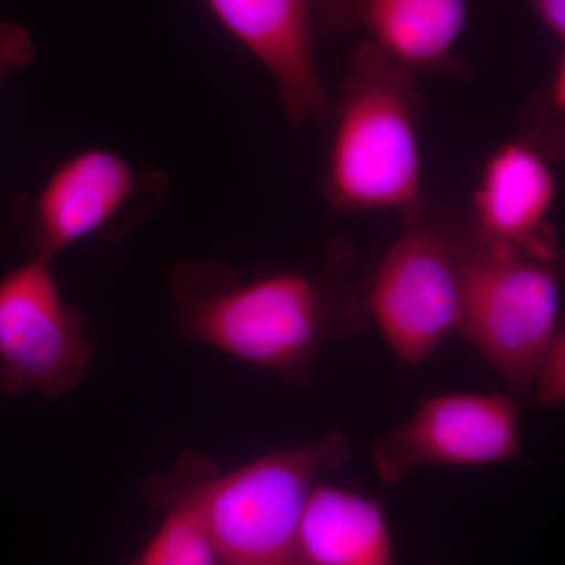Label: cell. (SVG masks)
<instances>
[{
  "mask_svg": "<svg viewBox=\"0 0 565 565\" xmlns=\"http://www.w3.org/2000/svg\"><path fill=\"white\" fill-rule=\"evenodd\" d=\"M330 255L316 270H266L252 278L228 263H182L169 278L174 326L191 343L299 381L327 341L366 318L363 288L348 277V248Z\"/></svg>",
  "mask_w": 565,
  "mask_h": 565,
  "instance_id": "cell-1",
  "label": "cell"
},
{
  "mask_svg": "<svg viewBox=\"0 0 565 565\" xmlns=\"http://www.w3.org/2000/svg\"><path fill=\"white\" fill-rule=\"evenodd\" d=\"M344 435L258 457L221 473L206 457L184 452L167 473L150 476L141 497L156 508H191L210 537L217 565H300L299 526L316 479L344 467Z\"/></svg>",
  "mask_w": 565,
  "mask_h": 565,
  "instance_id": "cell-2",
  "label": "cell"
},
{
  "mask_svg": "<svg viewBox=\"0 0 565 565\" xmlns=\"http://www.w3.org/2000/svg\"><path fill=\"white\" fill-rule=\"evenodd\" d=\"M423 104L419 77L362 40L332 102L330 206L403 212L423 199Z\"/></svg>",
  "mask_w": 565,
  "mask_h": 565,
  "instance_id": "cell-3",
  "label": "cell"
},
{
  "mask_svg": "<svg viewBox=\"0 0 565 565\" xmlns=\"http://www.w3.org/2000/svg\"><path fill=\"white\" fill-rule=\"evenodd\" d=\"M561 308L559 248L490 239L467 217L459 332L512 392L530 390L535 362L563 330Z\"/></svg>",
  "mask_w": 565,
  "mask_h": 565,
  "instance_id": "cell-4",
  "label": "cell"
},
{
  "mask_svg": "<svg viewBox=\"0 0 565 565\" xmlns=\"http://www.w3.org/2000/svg\"><path fill=\"white\" fill-rule=\"evenodd\" d=\"M467 211L426 199L401 212V232L363 286V307L394 355L418 366L459 332Z\"/></svg>",
  "mask_w": 565,
  "mask_h": 565,
  "instance_id": "cell-5",
  "label": "cell"
},
{
  "mask_svg": "<svg viewBox=\"0 0 565 565\" xmlns=\"http://www.w3.org/2000/svg\"><path fill=\"white\" fill-rule=\"evenodd\" d=\"M167 178L140 170L117 152H74L36 193L14 206L31 258L52 262L87 239L117 241L161 203Z\"/></svg>",
  "mask_w": 565,
  "mask_h": 565,
  "instance_id": "cell-6",
  "label": "cell"
},
{
  "mask_svg": "<svg viewBox=\"0 0 565 565\" xmlns=\"http://www.w3.org/2000/svg\"><path fill=\"white\" fill-rule=\"evenodd\" d=\"M51 263L29 258L0 278V393L55 399L90 366L87 323L63 299Z\"/></svg>",
  "mask_w": 565,
  "mask_h": 565,
  "instance_id": "cell-7",
  "label": "cell"
},
{
  "mask_svg": "<svg viewBox=\"0 0 565 565\" xmlns=\"http://www.w3.org/2000/svg\"><path fill=\"white\" fill-rule=\"evenodd\" d=\"M520 407L501 393L441 394L373 445L375 470L399 484L418 468L486 467L520 455Z\"/></svg>",
  "mask_w": 565,
  "mask_h": 565,
  "instance_id": "cell-8",
  "label": "cell"
},
{
  "mask_svg": "<svg viewBox=\"0 0 565 565\" xmlns=\"http://www.w3.org/2000/svg\"><path fill=\"white\" fill-rule=\"evenodd\" d=\"M322 0H206L211 13L274 77L296 129L330 125L333 98L316 55V13Z\"/></svg>",
  "mask_w": 565,
  "mask_h": 565,
  "instance_id": "cell-9",
  "label": "cell"
},
{
  "mask_svg": "<svg viewBox=\"0 0 565 565\" xmlns=\"http://www.w3.org/2000/svg\"><path fill=\"white\" fill-rule=\"evenodd\" d=\"M473 0H322L316 32L353 33L416 76L475 79L459 54Z\"/></svg>",
  "mask_w": 565,
  "mask_h": 565,
  "instance_id": "cell-10",
  "label": "cell"
},
{
  "mask_svg": "<svg viewBox=\"0 0 565 565\" xmlns=\"http://www.w3.org/2000/svg\"><path fill=\"white\" fill-rule=\"evenodd\" d=\"M553 163L520 137L494 148L467 211L475 228L501 243L557 248L550 222L557 195Z\"/></svg>",
  "mask_w": 565,
  "mask_h": 565,
  "instance_id": "cell-11",
  "label": "cell"
},
{
  "mask_svg": "<svg viewBox=\"0 0 565 565\" xmlns=\"http://www.w3.org/2000/svg\"><path fill=\"white\" fill-rule=\"evenodd\" d=\"M297 545L300 565H394L384 509L343 487L313 486Z\"/></svg>",
  "mask_w": 565,
  "mask_h": 565,
  "instance_id": "cell-12",
  "label": "cell"
},
{
  "mask_svg": "<svg viewBox=\"0 0 565 565\" xmlns=\"http://www.w3.org/2000/svg\"><path fill=\"white\" fill-rule=\"evenodd\" d=\"M163 520L129 565H217L210 537L191 508L162 509Z\"/></svg>",
  "mask_w": 565,
  "mask_h": 565,
  "instance_id": "cell-13",
  "label": "cell"
},
{
  "mask_svg": "<svg viewBox=\"0 0 565 565\" xmlns=\"http://www.w3.org/2000/svg\"><path fill=\"white\" fill-rule=\"evenodd\" d=\"M565 55H557L544 88L535 93L520 115V139L544 152L553 162L565 150Z\"/></svg>",
  "mask_w": 565,
  "mask_h": 565,
  "instance_id": "cell-14",
  "label": "cell"
},
{
  "mask_svg": "<svg viewBox=\"0 0 565 565\" xmlns=\"http://www.w3.org/2000/svg\"><path fill=\"white\" fill-rule=\"evenodd\" d=\"M542 407H559L565 401V334L564 329L550 341L535 362L530 390Z\"/></svg>",
  "mask_w": 565,
  "mask_h": 565,
  "instance_id": "cell-15",
  "label": "cell"
},
{
  "mask_svg": "<svg viewBox=\"0 0 565 565\" xmlns=\"http://www.w3.org/2000/svg\"><path fill=\"white\" fill-rule=\"evenodd\" d=\"M35 57L31 33L14 22L0 21V82L31 66Z\"/></svg>",
  "mask_w": 565,
  "mask_h": 565,
  "instance_id": "cell-16",
  "label": "cell"
},
{
  "mask_svg": "<svg viewBox=\"0 0 565 565\" xmlns=\"http://www.w3.org/2000/svg\"><path fill=\"white\" fill-rule=\"evenodd\" d=\"M535 20L557 43L565 40V0H527Z\"/></svg>",
  "mask_w": 565,
  "mask_h": 565,
  "instance_id": "cell-17",
  "label": "cell"
}]
</instances>
